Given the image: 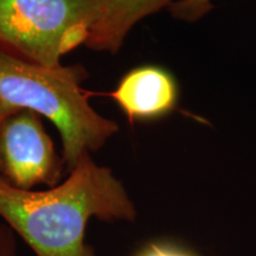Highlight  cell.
I'll return each instance as SVG.
<instances>
[{
	"instance_id": "277c9868",
	"label": "cell",
	"mask_w": 256,
	"mask_h": 256,
	"mask_svg": "<svg viewBox=\"0 0 256 256\" xmlns=\"http://www.w3.org/2000/svg\"><path fill=\"white\" fill-rule=\"evenodd\" d=\"M63 159L40 121L31 110H18L0 127V174L23 190L58 184Z\"/></svg>"
},
{
	"instance_id": "30bf717a",
	"label": "cell",
	"mask_w": 256,
	"mask_h": 256,
	"mask_svg": "<svg viewBox=\"0 0 256 256\" xmlns=\"http://www.w3.org/2000/svg\"><path fill=\"white\" fill-rule=\"evenodd\" d=\"M16 112H18V110H14V108L10 107V106L5 104L4 102L0 101V127H2V124H4V121L8 119V116H11L12 114H14Z\"/></svg>"
},
{
	"instance_id": "6da1fadb",
	"label": "cell",
	"mask_w": 256,
	"mask_h": 256,
	"mask_svg": "<svg viewBox=\"0 0 256 256\" xmlns=\"http://www.w3.org/2000/svg\"><path fill=\"white\" fill-rule=\"evenodd\" d=\"M136 215L122 182L90 153L46 190L18 188L0 176V220L36 256H96L86 242L89 220L133 222Z\"/></svg>"
},
{
	"instance_id": "5b68a950",
	"label": "cell",
	"mask_w": 256,
	"mask_h": 256,
	"mask_svg": "<svg viewBox=\"0 0 256 256\" xmlns=\"http://www.w3.org/2000/svg\"><path fill=\"white\" fill-rule=\"evenodd\" d=\"M110 95L130 122L153 121L176 110L179 89L171 72L148 64L130 70Z\"/></svg>"
},
{
	"instance_id": "7a4b0ae2",
	"label": "cell",
	"mask_w": 256,
	"mask_h": 256,
	"mask_svg": "<svg viewBox=\"0 0 256 256\" xmlns=\"http://www.w3.org/2000/svg\"><path fill=\"white\" fill-rule=\"evenodd\" d=\"M88 78L80 64L48 68L0 52V101L18 110H31L55 124L70 171L86 153L98 152L119 132L112 119L95 110L90 92L82 88Z\"/></svg>"
},
{
	"instance_id": "8992f818",
	"label": "cell",
	"mask_w": 256,
	"mask_h": 256,
	"mask_svg": "<svg viewBox=\"0 0 256 256\" xmlns=\"http://www.w3.org/2000/svg\"><path fill=\"white\" fill-rule=\"evenodd\" d=\"M177 2L179 0H102L84 46L95 51L119 52L128 34L139 22Z\"/></svg>"
},
{
	"instance_id": "3957f363",
	"label": "cell",
	"mask_w": 256,
	"mask_h": 256,
	"mask_svg": "<svg viewBox=\"0 0 256 256\" xmlns=\"http://www.w3.org/2000/svg\"><path fill=\"white\" fill-rule=\"evenodd\" d=\"M102 0H0V52L48 68L84 44Z\"/></svg>"
},
{
	"instance_id": "ba28073f",
	"label": "cell",
	"mask_w": 256,
	"mask_h": 256,
	"mask_svg": "<svg viewBox=\"0 0 256 256\" xmlns=\"http://www.w3.org/2000/svg\"><path fill=\"white\" fill-rule=\"evenodd\" d=\"M134 256H197L186 249L170 242H150L140 248Z\"/></svg>"
},
{
	"instance_id": "9c48e42d",
	"label": "cell",
	"mask_w": 256,
	"mask_h": 256,
	"mask_svg": "<svg viewBox=\"0 0 256 256\" xmlns=\"http://www.w3.org/2000/svg\"><path fill=\"white\" fill-rule=\"evenodd\" d=\"M0 256H17V235L0 220Z\"/></svg>"
},
{
	"instance_id": "52a82bcc",
	"label": "cell",
	"mask_w": 256,
	"mask_h": 256,
	"mask_svg": "<svg viewBox=\"0 0 256 256\" xmlns=\"http://www.w3.org/2000/svg\"><path fill=\"white\" fill-rule=\"evenodd\" d=\"M211 8H212L211 0H179L170 6V10L176 18L194 22L206 14Z\"/></svg>"
}]
</instances>
